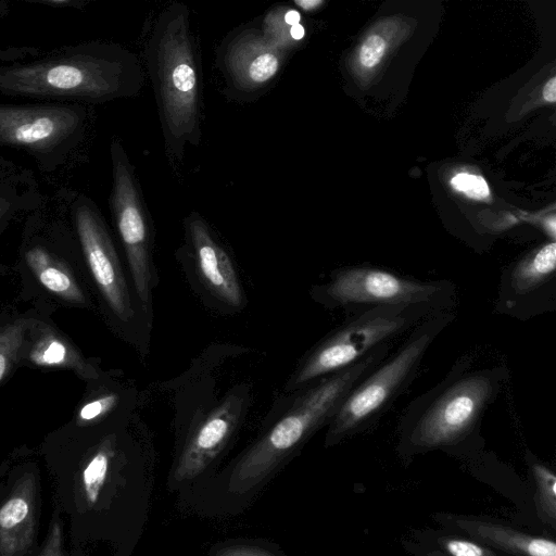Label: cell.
Returning a JSON list of instances; mask_svg holds the SVG:
<instances>
[{
	"label": "cell",
	"mask_w": 556,
	"mask_h": 556,
	"mask_svg": "<svg viewBox=\"0 0 556 556\" xmlns=\"http://www.w3.org/2000/svg\"><path fill=\"white\" fill-rule=\"evenodd\" d=\"M143 85L138 56L102 40L37 48L25 62L0 65L1 94L38 102L94 106L135 97Z\"/></svg>",
	"instance_id": "cell-1"
},
{
	"label": "cell",
	"mask_w": 556,
	"mask_h": 556,
	"mask_svg": "<svg viewBox=\"0 0 556 556\" xmlns=\"http://www.w3.org/2000/svg\"><path fill=\"white\" fill-rule=\"evenodd\" d=\"M464 356L433 388L415 397L399 422V448L407 456L452 448L478 433L482 417L501 393L504 365L472 368Z\"/></svg>",
	"instance_id": "cell-2"
},
{
	"label": "cell",
	"mask_w": 556,
	"mask_h": 556,
	"mask_svg": "<svg viewBox=\"0 0 556 556\" xmlns=\"http://www.w3.org/2000/svg\"><path fill=\"white\" fill-rule=\"evenodd\" d=\"M146 60L167 151L180 161L186 146L201 139L199 62L188 7L175 2L161 12Z\"/></svg>",
	"instance_id": "cell-3"
},
{
	"label": "cell",
	"mask_w": 556,
	"mask_h": 556,
	"mask_svg": "<svg viewBox=\"0 0 556 556\" xmlns=\"http://www.w3.org/2000/svg\"><path fill=\"white\" fill-rule=\"evenodd\" d=\"M384 344L359 362L298 391L292 405L235 464L230 491L244 493L263 482L320 428L328 426L351 390L389 354Z\"/></svg>",
	"instance_id": "cell-4"
},
{
	"label": "cell",
	"mask_w": 556,
	"mask_h": 556,
	"mask_svg": "<svg viewBox=\"0 0 556 556\" xmlns=\"http://www.w3.org/2000/svg\"><path fill=\"white\" fill-rule=\"evenodd\" d=\"M93 125L91 105L0 103V147L25 153L49 184L85 162Z\"/></svg>",
	"instance_id": "cell-5"
},
{
	"label": "cell",
	"mask_w": 556,
	"mask_h": 556,
	"mask_svg": "<svg viewBox=\"0 0 556 556\" xmlns=\"http://www.w3.org/2000/svg\"><path fill=\"white\" fill-rule=\"evenodd\" d=\"M454 318L455 314L450 309L415 326L400 348L348 394L327 426L325 446H333L372 428L408 390L429 348Z\"/></svg>",
	"instance_id": "cell-6"
},
{
	"label": "cell",
	"mask_w": 556,
	"mask_h": 556,
	"mask_svg": "<svg viewBox=\"0 0 556 556\" xmlns=\"http://www.w3.org/2000/svg\"><path fill=\"white\" fill-rule=\"evenodd\" d=\"M450 311L435 305L370 307L346 314L344 321L324 337L300 361L285 391L298 392L359 362L381 345L392 344L426 318Z\"/></svg>",
	"instance_id": "cell-7"
},
{
	"label": "cell",
	"mask_w": 556,
	"mask_h": 556,
	"mask_svg": "<svg viewBox=\"0 0 556 556\" xmlns=\"http://www.w3.org/2000/svg\"><path fill=\"white\" fill-rule=\"evenodd\" d=\"M313 298L327 308L346 314L370 307L435 305L452 309L455 287L451 281H422L368 266L336 269L328 281L312 290Z\"/></svg>",
	"instance_id": "cell-8"
},
{
	"label": "cell",
	"mask_w": 556,
	"mask_h": 556,
	"mask_svg": "<svg viewBox=\"0 0 556 556\" xmlns=\"http://www.w3.org/2000/svg\"><path fill=\"white\" fill-rule=\"evenodd\" d=\"M112 189L109 198L112 218L124 248L135 293L142 309L151 306L156 285L153 262V228L139 181L118 138L110 143Z\"/></svg>",
	"instance_id": "cell-9"
},
{
	"label": "cell",
	"mask_w": 556,
	"mask_h": 556,
	"mask_svg": "<svg viewBox=\"0 0 556 556\" xmlns=\"http://www.w3.org/2000/svg\"><path fill=\"white\" fill-rule=\"evenodd\" d=\"M54 191L65 207L78 245L106 305L119 321L131 323L136 312L130 290L98 205L86 193L67 186H60Z\"/></svg>",
	"instance_id": "cell-10"
},
{
	"label": "cell",
	"mask_w": 556,
	"mask_h": 556,
	"mask_svg": "<svg viewBox=\"0 0 556 556\" xmlns=\"http://www.w3.org/2000/svg\"><path fill=\"white\" fill-rule=\"evenodd\" d=\"M287 52L256 27H243L220 46L218 65L232 96L248 100L265 92L278 77Z\"/></svg>",
	"instance_id": "cell-11"
},
{
	"label": "cell",
	"mask_w": 556,
	"mask_h": 556,
	"mask_svg": "<svg viewBox=\"0 0 556 556\" xmlns=\"http://www.w3.org/2000/svg\"><path fill=\"white\" fill-rule=\"evenodd\" d=\"M247 397L241 391L230 393L195 427L174 466L176 482L197 478L217 458L243 418Z\"/></svg>",
	"instance_id": "cell-12"
},
{
	"label": "cell",
	"mask_w": 556,
	"mask_h": 556,
	"mask_svg": "<svg viewBox=\"0 0 556 556\" xmlns=\"http://www.w3.org/2000/svg\"><path fill=\"white\" fill-rule=\"evenodd\" d=\"M185 229L197 270L206 289L226 305L242 307L243 290L231 257L206 220L198 212H191L185 219Z\"/></svg>",
	"instance_id": "cell-13"
},
{
	"label": "cell",
	"mask_w": 556,
	"mask_h": 556,
	"mask_svg": "<svg viewBox=\"0 0 556 556\" xmlns=\"http://www.w3.org/2000/svg\"><path fill=\"white\" fill-rule=\"evenodd\" d=\"M438 522L460 530L475 541L515 556H556L553 540L525 533L509 526L485 519L447 513L434 515Z\"/></svg>",
	"instance_id": "cell-14"
},
{
	"label": "cell",
	"mask_w": 556,
	"mask_h": 556,
	"mask_svg": "<svg viewBox=\"0 0 556 556\" xmlns=\"http://www.w3.org/2000/svg\"><path fill=\"white\" fill-rule=\"evenodd\" d=\"M37 486L33 475H24L0 506V556H24L36 528Z\"/></svg>",
	"instance_id": "cell-15"
},
{
	"label": "cell",
	"mask_w": 556,
	"mask_h": 556,
	"mask_svg": "<svg viewBox=\"0 0 556 556\" xmlns=\"http://www.w3.org/2000/svg\"><path fill=\"white\" fill-rule=\"evenodd\" d=\"M556 243L551 242L520 260L503 274L501 301L514 305L555 280Z\"/></svg>",
	"instance_id": "cell-16"
},
{
	"label": "cell",
	"mask_w": 556,
	"mask_h": 556,
	"mask_svg": "<svg viewBox=\"0 0 556 556\" xmlns=\"http://www.w3.org/2000/svg\"><path fill=\"white\" fill-rule=\"evenodd\" d=\"M46 195L35 174L23 167L0 178V235L20 217H26L38 208Z\"/></svg>",
	"instance_id": "cell-17"
},
{
	"label": "cell",
	"mask_w": 556,
	"mask_h": 556,
	"mask_svg": "<svg viewBox=\"0 0 556 556\" xmlns=\"http://www.w3.org/2000/svg\"><path fill=\"white\" fill-rule=\"evenodd\" d=\"M113 454V444L110 440H106L97 448L83 467L79 491L84 501L89 506L98 502L108 480Z\"/></svg>",
	"instance_id": "cell-18"
},
{
	"label": "cell",
	"mask_w": 556,
	"mask_h": 556,
	"mask_svg": "<svg viewBox=\"0 0 556 556\" xmlns=\"http://www.w3.org/2000/svg\"><path fill=\"white\" fill-rule=\"evenodd\" d=\"M529 466L535 485L534 503L540 519L556 528V476L554 471L531 454Z\"/></svg>",
	"instance_id": "cell-19"
},
{
	"label": "cell",
	"mask_w": 556,
	"mask_h": 556,
	"mask_svg": "<svg viewBox=\"0 0 556 556\" xmlns=\"http://www.w3.org/2000/svg\"><path fill=\"white\" fill-rule=\"evenodd\" d=\"M264 36L287 52L292 41H298L304 36V28L300 24V14L287 8L275 9L264 18Z\"/></svg>",
	"instance_id": "cell-20"
},
{
	"label": "cell",
	"mask_w": 556,
	"mask_h": 556,
	"mask_svg": "<svg viewBox=\"0 0 556 556\" xmlns=\"http://www.w3.org/2000/svg\"><path fill=\"white\" fill-rule=\"evenodd\" d=\"M26 324L16 320L0 328V382L9 372L23 344Z\"/></svg>",
	"instance_id": "cell-21"
},
{
	"label": "cell",
	"mask_w": 556,
	"mask_h": 556,
	"mask_svg": "<svg viewBox=\"0 0 556 556\" xmlns=\"http://www.w3.org/2000/svg\"><path fill=\"white\" fill-rule=\"evenodd\" d=\"M437 544L445 556H496L488 546L475 541L455 535L437 539Z\"/></svg>",
	"instance_id": "cell-22"
},
{
	"label": "cell",
	"mask_w": 556,
	"mask_h": 556,
	"mask_svg": "<svg viewBox=\"0 0 556 556\" xmlns=\"http://www.w3.org/2000/svg\"><path fill=\"white\" fill-rule=\"evenodd\" d=\"M33 359L45 366H62L71 359L68 348L55 338L42 340L33 353Z\"/></svg>",
	"instance_id": "cell-23"
},
{
	"label": "cell",
	"mask_w": 556,
	"mask_h": 556,
	"mask_svg": "<svg viewBox=\"0 0 556 556\" xmlns=\"http://www.w3.org/2000/svg\"><path fill=\"white\" fill-rule=\"evenodd\" d=\"M451 184L455 190L473 199H484L490 193L489 186L481 176L459 173L452 178Z\"/></svg>",
	"instance_id": "cell-24"
},
{
	"label": "cell",
	"mask_w": 556,
	"mask_h": 556,
	"mask_svg": "<svg viewBox=\"0 0 556 556\" xmlns=\"http://www.w3.org/2000/svg\"><path fill=\"white\" fill-rule=\"evenodd\" d=\"M119 402L117 393H106L86 403L79 410L80 421H91L110 413Z\"/></svg>",
	"instance_id": "cell-25"
},
{
	"label": "cell",
	"mask_w": 556,
	"mask_h": 556,
	"mask_svg": "<svg viewBox=\"0 0 556 556\" xmlns=\"http://www.w3.org/2000/svg\"><path fill=\"white\" fill-rule=\"evenodd\" d=\"M386 50L384 40L378 36L372 35L362 46L359 51V61L365 67H374L379 63Z\"/></svg>",
	"instance_id": "cell-26"
},
{
	"label": "cell",
	"mask_w": 556,
	"mask_h": 556,
	"mask_svg": "<svg viewBox=\"0 0 556 556\" xmlns=\"http://www.w3.org/2000/svg\"><path fill=\"white\" fill-rule=\"evenodd\" d=\"M37 556H65L63 531L59 521L51 522L45 544Z\"/></svg>",
	"instance_id": "cell-27"
},
{
	"label": "cell",
	"mask_w": 556,
	"mask_h": 556,
	"mask_svg": "<svg viewBox=\"0 0 556 556\" xmlns=\"http://www.w3.org/2000/svg\"><path fill=\"white\" fill-rule=\"evenodd\" d=\"M22 2L52 9L72 10H84L89 3L88 0H22Z\"/></svg>",
	"instance_id": "cell-28"
},
{
	"label": "cell",
	"mask_w": 556,
	"mask_h": 556,
	"mask_svg": "<svg viewBox=\"0 0 556 556\" xmlns=\"http://www.w3.org/2000/svg\"><path fill=\"white\" fill-rule=\"evenodd\" d=\"M216 556H276L268 549L257 546L237 545L220 549Z\"/></svg>",
	"instance_id": "cell-29"
},
{
	"label": "cell",
	"mask_w": 556,
	"mask_h": 556,
	"mask_svg": "<svg viewBox=\"0 0 556 556\" xmlns=\"http://www.w3.org/2000/svg\"><path fill=\"white\" fill-rule=\"evenodd\" d=\"M23 167L0 155V178L21 170Z\"/></svg>",
	"instance_id": "cell-30"
},
{
	"label": "cell",
	"mask_w": 556,
	"mask_h": 556,
	"mask_svg": "<svg viewBox=\"0 0 556 556\" xmlns=\"http://www.w3.org/2000/svg\"><path fill=\"white\" fill-rule=\"evenodd\" d=\"M543 97L546 101H556V77L551 78L543 89Z\"/></svg>",
	"instance_id": "cell-31"
},
{
	"label": "cell",
	"mask_w": 556,
	"mask_h": 556,
	"mask_svg": "<svg viewBox=\"0 0 556 556\" xmlns=\"http://www.w3.org/2000/svg\"><path fill=\"white\" fill-rule=\"evenodd\" d=\"M294 3L304 11L316 9L323 2L319 0H295Z\"/></svg>",
	"instance_id": "cell-32"
},
{
	"label": "cell",
	"mask_w": 556,
	"mask_h": 556,
	"mask_svg": "<svg viewBox=\"0 0 556 556\" xmlns=\"http://www.w3.org/2000/svg\"><path fill=\"white\" fill-rule=\"evenodd\" d=\"M11 11V3L8 0H0V20L4 18Z\"/></svg>",
	"instance_id": "cell-33"
},
{
	"label": "cell",
	"mask_w": 556,
	"mask_h": 556,
	"mask_svg": "<svg viewBox=\"0 0 556 556\" xmlns=\"http://www.w3.org/2000/svg\"><path fill=\"white\" fill-rule=\"evenodd\" d=\"M426 556H445V555L442 554L441 552H439L438 549H435V551L427 553Z\"/></svg>",
	"instance_id": "cell-34"
}]
</instances>
